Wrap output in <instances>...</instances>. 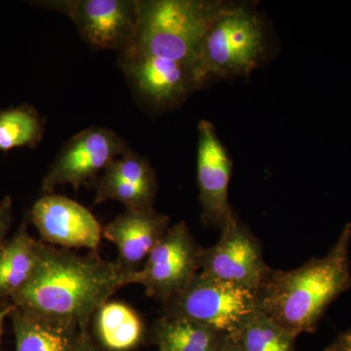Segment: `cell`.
Instances as JSON below:
<instances>
[{
  "label": "cell",
  "mask_w": 351,
  "mask_h": 351,
  "mask_svg": "<svg viewBox=\"0 0 351 351\" xmlns=\"http://www.w3.org/2000/svg\"><path fill=\"white\" fill-rule=\"evenodd\" d=\"M135 271L90 251L80 256L43 243L38 267L24 287L11 297L24 313L75 329H90L92 317L113 294L133 284Z\"/></svg>",
  "instance_id": "cell-1"
},
{
  "label": "cell",
  "mask_w": 351,
  "mask_h": 351,
  "mask_svg": "<svg viewBox=\"0 0 351 351\" xmlns=\"http://www.w3.org/2000/svg\"><path fill=\"white\" fill-rule=\"evenodd\" d=\"M351 223L322 258L292 270L270 269L257 293L258 308L297 339L317 329L328 307L351 289Z\"/></svg>",
  "instance_id": "cell-2"
},
{
  "label": "cell",
  "mask_w": 351,
  "mask_h": 351,
  "mask_svg": "<svg viewBox=\"0 0 351 351\" xmlns=\"http://www.w3.org/2000/svg\"><path fill=\"white\" fill-rule=\"evenodd\" d=\"M225 4L211 0H138L135 39L128 51L193 68L208 29Z\"/></svg>",
  "instance_id": "cell-3"
},
{
  "label": "cell",
  "mask_w": 351,
  "mask_h": 351,
  "mask_svg": "<svg viewBox=\"0 0 351 351\" xmlns=\"http://www.w3.org/2000/svg\"><path fill=\"white\" fill-rule=\"evenodd\" d=\"M265 34L255 11L244 4L226 2L215 18L193 66L198 88L211 77L246 76L257 68Z\"/></svg>",
  "instance_id": "cell-4"
},
{
  "label": "cell",
  "mask_w": 351,
  "mask_h": 351,
  "mask_svg": "<svg viewBox=\"0 0 351 351\" xmlns=\"http://www.w3.org/2000/svg\"><path fill=\"white\" fill-rule=\"evenodd\" d=\"M258 309L253 291L199 271L188 287L164 304L163 314L188 318L237 338Z\"/></svg>",
  "instance_id": "cell-5"
},
{
  "label": "cell",
  "mask_w": 351,
  "mask_h": 351,
  "mask_svg": "<svg viewBox=\"0 0 351 351\" xmlns=\"http://www.w3.org/2000/svg\"><path fill=\"white\" fill-rule=\"evenodd\" d=\"M202 248L184 221L175 223L154 247L144 265L134 272L133 284H140L147 295L165 304L188 287L200 271Z\"/></svg>",
  "instance_id": "cell-6"
},
{
  "label": "cell",
  "mask_w": 351,
  "mask_h": 351,
  "mask_svg": "<svg viewBox=\"0 0 351 351\" xmlns=\"http://www.w3.org/2000/svg\"><path fill=\"white\" fill-rule=\"evenodd\" d=\"M130 152L125 140L110 129L83 130L62 147L44 177L43 191L51 195L58 186L69 184L77 193L82 186L91 184L108 164Z\"/></svg>",
  "instance_id": "cell-7"
},
{
  "label": "cell",
  "mask_w": 351,
  "mask_h": 351,
  "mask_svg": "<svg viewBox=\"0 0 351 351\" xmlns=\"http://www.w3.org/2000/svg\"><path fill=\"white\" fill-rule=\"evenodd\" d=\"M39 5L69 16L94 49L124 53L133 45L138 0H54Z\"/></svg>",
  "instance_id": "cell-8"
},
{
  "label": "cell",
  "mask_w": 351,
  "mask_h": 351,
  "mask_svg": "<svg viewBox=\"0 0 351 351\" xmlns=\"http://www.w3.org/2000/svg\"><path fill=\"white\" fill-rule=\"evenodd\" d=\"M221 232L216 244L202 248L200 271L257 294L270 270L263 261L260 242L235 215Z\"/></svg>",
  "instance_id": "cell-9"
},
{
  "label": "cell",
  "mask_w": 351,
  "mask_h": 351,
  "mask_svg": "<svg viewBox=\"0 0 351 351\" xmlns=\"http://www.w3.org/2000/svg\"><path fill=\"white\" fill-rule=\"evenodd\" d=\"M29 218L38 228L41 241L52 246L98 251L103 239V226L94 215L66 196L51 193L39 198Z\"/></svg>",
  "instance_id": "cell-10"
},
{
  "label": "cell",
  "mask_w": 351,
  "mask_h": 351,
  "mask_svg": "<svg viewBox=\"0 0 351 351\" xmlns=\"http://www.w3.org/2000/svg\"><path fill=\"white\" fill-rule=\"evenodd\" d=\"M232 160L211 122L198 124L197 182L204 225L221 228L234 212L228 202Z\"/></svg>",
  "instance_id": "cell-11"
},
{
  "label": "cell",
  "mask_w": 351,
  "mask_h": 351,
  "mask_svg": "<svg viewBox=\"0 0 351 351\" xmlns=\"http://www.w3.org/2000/svg\"><path fill=\"white\" fill-rule=\"evenodd\" d=\"M120 61L138 93L156 107H174L198 88L189 64L135 51L121 53Z\"/></svg>",
  "instance_id": "cell-12"
},
{
  "label": "cell",
  "mask_w": 351,
  "mask_h": 351,
  "mask_svg": "<svg viewBox=\"0 0 351 351\" xmlns=\"http://www.w3.org/2000/svg\"><path fill=\"white\" fill-rule=\"evenodd\" d=\"M91 184L96 191L94 205L113 200L122 203L127 210L154 208L157 193L156 171L136 152L117 157Z\"/></svg>",
  "instance_id": "cell-13"
},
{
  "label": "cell",
  "mask_w": 351,
  "mask_h": 351,
  "mask_svg": "<svg viewBox=\"0 0 351 351\" xmlns=\"http://www.w3.org/2000/svg\"><path fill=\"white\" fill-rule=\"evenodd\" d=\"M170 218L156 210H127L103 226V237L119 250L117 262L128 271H138L168 228Z\"/></svg>",
  "instance_id": "cell-14"
},
{
  "label": "cell",
  "mask_w": 351,
  "mask_h": 351,
  "mask_svg": "<svg viewBox=\"0 0 351 351\" xmlns=\"http://www.w3.org/2000/svg\"><path fill=\"white\" fill-rule=\"evenodd\" d=\"M90 332L105 351L134 350L145 337V323L140 314L119 301H108L95 313Z\"/></svg>",
  "instance_id": "cell-15"
},
{
  "label": "cell",
  "mask_w": 351,
  "mask_h": 351,
  "mask_svg": "<svg viewBox=\"0 0 351 351\" xmlns=\"http://www.w3.org/2000/svg\"><path fill=\"white\" fill-rule=\"evenodd\" d=\"M29 214L0 251V300L11 299L29 280L38 267L43 241L27 232Z\"/></svg>",
  "instance_id": "cell-16"
},
{
  "label": "cell",
  "mask_w": 351,
  "mask_h": 351,
  "mask_svg": "<svg viewBox=\"0 0 351 351\" xmlns=\"http://www.w3.org/2000/svg\"><path fill=\"white\" fill-rule=\"evenodd\" d=\"M226 338L195 321L165 314L154 321L151 330L157 351H218Z\"/></svg>",
  "instance_id": "cell-17"
},
{
  "label": "cell",
  "mask_w": 351,
  "mask_h": 351,
  "mask_svg": "<svg viewBox=\"0 0 351 351\" xmlns=\"http://www.w3.org/2000/svg\"><path fill=\"white\" fill-rule=\"evenodd\" d=\"M14 306V304H13ZM16 351H73L80 330L34 317L14 306Z\"/></svg>",
  "instance_id": "cell-18"
},
{
  "label": "cell",
  "mask_w": 351,
  "mask_h": 351,
  "mask_svg": "<svg viewBox=\"0 0 351 351\" xmlns=\"http://www.w3.org/2000/svg\"><path fill=\"white\" fill-rule=\"evenodd\" d=\"M43 120L32 106L0 110V151L36 147L43 137Z\"/></svg>",
  "instance_id": "cell-19"
},
{
  "label": "cell",
  "mask_w": 351,
  "mask_h": 351,
  "mask_svg": "<svg viewBox=\"0 0 351 351\" xmlns=\"http://www.w3.org/2000/svg\"><path fill=\"white\" fill-rule=\"evenodd\" d=\"M237 339L246 351H295V339L260 308L247 321Z\"/></svg>",
  "instance_id": "cell-20"
},
{
  "label": "cell",
  "mask_w": 351,
  "mask_h": 351,
  "mask_svg": "<svg viewBox=\"0 0 351 351\" xmlns=\"http://www.w3.org/2000/svg\"><path fill=\"white\" fill-rule=\"evenodd\" d=\"M12 199L9 196L0 202V251L6 243L5 237L13 221Z\"/></svg>",
  "instance_id": "cell-21"
},
{
  "label": "cell",
  "mask_w": 351,
  "mask_h": 351,
  "mask_svg": "<svg viewBox=\"0 0 351 351\" xmlns=\"http://www.w3.org/2000/svg\"><path fill=\"white\" fill-rule=\"evenodd\" d=\"M73 351H105L92 337L90 329H80L76 337Z\"/></svg>",
  "instance_id": "cell-22"
},
{
  "label": "cell",
  "mask_w": 351,
  "mask_h": 351,
  "mask_svg": "<svg viewBox=\"0 0 351 351\" xmlns=\"http://www.w3.org/2000/svg\"><path fill=\"white\" fill-rule=\"evenodd\" d=\"M324 351H351V329L339 334Z\"/></svg>",
  "instance_id": "cell-23"
},
{
  "label": "cell",
  "mask_w": 351,
  "mask_h": 351,
  "mask_svg": "<svg viewBox=\"0 0 351 351\" xmlns=\"http://www.w3.org/2000/svg\"><path fill=\"white\" fill-rule=\"evenodd\" d=\"M218 351H246L239 343V339L232 337H226Z\"/></svg>",
  "instance_id": "cell-24"
},
{
  "label": "cell",
  "mask_w": 351,
  "mask_h": 351,
  "mask_svg": "<svg viewBox=\"0 0 351 351\" xmlns=\"http://www.w3.org/2000/svg\"><path fill=\"white\" fill-rule=\"evenodd\" d=\"M14 309L12 304H7L5 307L0 311V343H1L2 331H3V323L6 317L10 315L11 313Z\"/></svg>",
  "instance_id": "cell-25"
}]
</instances>
